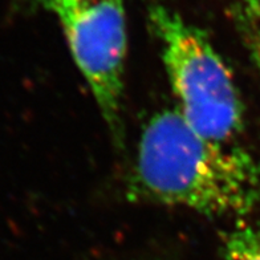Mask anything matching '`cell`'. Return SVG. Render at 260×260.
Masks as SVG:
<instances>
[{"instance_id":"cell-1","label":"cell","mask_w":260,"mask_h":260,"mask_svg":"<svg viewBox=\"0 0 260 260\" xmlns=\"http://www.w3.org/2000/svg\"><path fill=\"white\" fill-rule=\"evenodd\" d=\"M133 188L154 203L239 216L259 203L260 168L243 149L199 134L178 109L162 110L141 134Z\"/></svg>"},{"instance_id":"cell-2","label":"cell","mask_w":260,"mask_h":260,"mask_svg":"<svg viewBox=\"0 0 260 260\" xmlns=\"http://www.w3.org/2000/svg\"><path fill=\"white\" fill-rule=\"evenodd\" d=\"M178 112L192 129L229 142L243 127V104L219 53L201 29L165 6L149 11Z\"/></svg>"},{"instance_id":"cell-3","label":"cell","mask_w":260,"mask_h":260,"mask_svg":"<svg viewBox=\"0 0 260 260\" xmlns=\"http://www.w3.org/2000/svg\"><path fill=\"white\" fill-rule=\"evenodd\" d=\"M76 65L114 138H122L126 17L123 0H48Z\"/></svg>"},{"instance_id":"cell-4","label":"cell","mask_w":260,"mask_h":260,"mask_svg":"<svg viewBox=\"0 0 260 260\" xmlns=\"http://www.w3.org/2000/svg\"><path fill=\"white\" fill-rule=\"evenodd\" d=\"M226 260H260V226L236 230L227 238Z\"/></svg>"},{"instance_id":"cell-5","label":"cell","mask_w":260,"mask_h":260,"mask_svg":"<svg viewBox=\"0 0 260 260\" xmlns=\"http://www.w3.org/2000/svg\"><path fill=\"white\" fill-rule=\"evenodd\" d=\"M250 16L255 20V25L250 35V51L260 72V12L256 15H250Z\"/></svg>"},{"instance_id":"cell-6","label":"cell","mask_w":260,"mask_h":260,"mask_svg":"<svg viewBox=\"0 0 260 260\" xmlns=\"http://www.w3.org/2000/svg\"><path fill=\"white\" fill-rule=\"evenodd\" d=\"M248 15H256L260 12V0H242Z\"/></svg>"},{"instance_id":"cell-7","label":"cell","mask_w":260,"mask_h":260,"mask_svg":"<svg viewBox=\"0 0 260 260\" xmlns=\"http://www.w3.org/2000/svg\"><path fill=\"white\" fill-rule=\"evenodd\" d=\"M32 2H35V3L40 4V6H43V7H44L45 3H47V2H48V0H32Z\"/></svg>"}]
</instances>
